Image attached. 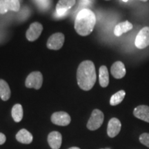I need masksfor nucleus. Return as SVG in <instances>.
<instances>
[{"instance_id": "obj_19", "label": "nucleus", "mask_w": 149, "mask_h": 149, "mask_svg": "<svg viewBox=\"0 0 149 149\" xmlns=\"http://www.w3.org/2000/svg\"><path fill=\"white\" fill-rule=\"evenodd\" d=\"M12 117L15 122H21L22 118H23V108L22 106L19 104H17L13 106L12 109Z\"/></svg>"}, {"instance_id": "obj_20", "label": "nucleus", "mask_w": 149, "mask_h": 149, "mask_svg": "<svg viewBox=\"0 0 149 149\" xmlns=\"http://www.w3.org/2000/svg\"><path fill=\"white\" fill-rule=\"evenodd\" d=\"M126 93L124 91H120L116 93H115L113 96L111 97L110 100V104L111 106H116L120 104L123 101L124 97H125Z\"/></svg>"}, {"instance_id": "obj_12", "label": "nucleus", "mask_w": 149, "mask_h": 149, "mask_svg": "<svg viewBox=\"0 0 149 149\" xmlns=\"http://www.w3.org/2000/svg\"><path fill=\"white\" fill-rule=\"evenodd\" d=\"M112 75L115 79H122L125 76L126 70L124 63L120 61H117L112 65L111 68Z\"/></svg>"}, {"instance_id": "obj_23", "label": "nucleus", "mask_w": 149, "mask_h": 149, "mask_svg": "<svg viewBox=\"0 0 149 149\" xmlns=\"http://www.w3.org/2000/svg\"><path fill=\"white\" fill-rule=\"evenodd\" d=\"M68 149H80V148H78V147H71V148H70Z\"/></svg>"}, {"instance_id": "obj_8", "label": "nucleus", "mask_w": 149, "mask_h": 149, "mask_svg": "<svg viewBox=\"0 0 149 149\" xmlns=\"http://www.w3.org/2000/svg\"><path fill=\"white\" fill-rule=\"evenodd\" d=\"M19 9V0H0V14H5L9 10L17 12Z\"/></svg>"}, {"instance_id": "obj_11", "label": "nucleus", "mask_w": 149, "mask_h": 149, "mask_svg": "<svg viewBox=\"0 0 149 149\" xmlns=\"http://www.w3.org/2000/svg\"><path fill=\"white\" fill-rule=\"evenodd\" d=\"M122 128L120 121L117 118H112L108 124L107 133L110 137H115L118 135Z\"/></svg>"}, {"instance_id": "obj_7", "label": "nucleus", "mask_w": 149, "mask_h": 149, "mask_svg": "<svg viewBox=\"0 0 149 149\" xmlns=\"http://www.w3.org/2000/svg\"><path fill=\"white\" fill-rule=\"evenodd\" d=\"M43 31L42 25L39 22H34L30 25L29 29L27 30L26 37L30 42H34L40 36Z\"/></svg>"}, {"instance_id": "obj_25", "label": "nucleus", "mask_w": 149, "mask_h": 149, "mask_svg": "<svg viewBox=\"0 0 149 149\" xmlns=\"http://www.w3.org/2000/svg\"><path fill=\"white\" fill-rule=\"evenodd\" d=\"M141 1H148V0H141Z\"/></svg>"}, {"instance_id": "obj_14", "label": "nucleus", "mask_w": 149, "mask_h": 149, "mask_svg": "<svg viewBox=\"0 0 149 149\" xmlns=\"http://www.w3.org/2000/svg\"><path fill=\"white\" fill-rule=\"evenodd\" d=\"M133 115L139 120L149 123V107L141 105L134 109Z\"/></svg>"}, {"instance_id": "obj_26", "label": "nucleus", "mask_w": 149, "mask_h": 149, "mask_svg": "<svg viewBox=\"0 0 149 149\" xmlns=\"http://www.w3.org/2000/svg\"><path fill=\"white\" fill-rule=\"evenodd\" d=\"M107 1H108V0H107Z\"/></svg>"}, {"instance_id": "obj_24", "label": "nucleus", "mask_w": 149, "mask_h": 149, "mask_svg": "<svg viewBox=\"0 0 149 149\" xmlns=\"http://www.w3.org/2000/svg\"><path fill=\"white\" fill-rule=\"evenodd\" d=\"M123 1H124V2H126V1H128V0H122Z\"/></svg>"}, {"instance_id": "obj_2", "label": "nucleus", "mask_w": 149, "mask_h": 149, "mask_svg": "<svg viewBox=\"0 0 149 149\" xmlns=\"http://www.w3.org/2000/svg\"><path fill=\"white\" fill-rule=\"evenodd\" d=\"M96 24V17L90 9L84 8L78 13L74 21V29L81 36H87L93 32Z\"/></svg>"}, {"instance_id": "obj_22", "label": "nucleus", "mask_w": 149, "mask_h": 149, "mask_svg": "<svg viewBox=\"0 0 149 149\" xmlns=\"http://www.w3.org/2000/svg\"><path fill=\"white\" fill-rule=\"evenodd\" d=\"M6 135L4 134L0 133V145L3 144L6 142Z\"/></svg>"}, {"instance_id": "obj_1", "label": "nucleus", "mask_w": 149, "mask_h": 149, "mask_svg": "<svg viewBox=\"0 0 149 149\" xmlns=\"http://www.w3.org/2000/svg\"><path fill=\"white\" fill-rule=\"evenodd\" d=\"M96 79L94 63L90 60L82 61L77 70V80L79 88L84 91H90L94 86Z\"/></svg>"}, {"instance_id": "obj_3", "label": "nucleus", "mask_w": 149, "mask_h": 149, "mask_svg": "<svg viewBox=\"0 0 149 149\" xmlns=\"http://www.w3.org/2000/svg\"><path fill=\"white\" fill-rule=\"evenodd\" d=\"M104 118V113L100 110L95 109L92 112V114L87 124V128L91 130L98 129L103 124Z\"/></svg>"}, {"instance_id": "obj_6", "label": "nucleus", "mask_w": 149, "mask_h": 149, "mask_svg": "<svg viewBox=\"0 0 149 149\" xmlns=\"http://www.w3.org/2000/svg\"><path fill=\"white\" fill-rule=\"evenodd\" d=\"M65 41L64 35L61 33H56L52 35L47 41L48 48L51 50H59L64 45Z\"/></svg>"}, {"instance_id": "obj_17", "label": "nucleus", "mask_w": 149, "mask_h": 149, "mask_svg": "<svg viewBox=\"0 0 149 149\" xmlns=\"http://www.w3.org/2000/svg\"><path fill=\"white\" fill-rule=\"evenodd\" d=\"M99 81L100 84L103 88L108 86L109 84V70L106 66H102L100 68L99 71Z\"/></svg>"}, {"instance_id": "obj_21", "label": "nucleus", "mask_w": 149, "mask_h": 149, "mask_svg": "<svg viewBox=\"0 0 149 149\" xmlns=\"http://www.w3.org/2000/svg\"><path fill=\"white\" fill-rule=\"evenodd\" d=\"M139 141L142 144L149 148V133H143L139 137Z\"/></svg>"}, {"instance_id": "obj_9", "label": "nucleus", "mask_w": 149, "mask_h": 149, "mask_svg": "<svg viewBox=\"0 0 149 149\" xmlns=\"http://www.w3.org/2000/svg\"><path fill=\"white\" fill-rule=\"evenodd\" d=\"M71 118L66 112H56L51 116V122L58 126H66L70 123Z\"/></svg>"}, {"instance_id": "obj_4", "label": "nucleus", "mask_w": 149, "mask_h": 149, "mask_svg": "<svg viewBox=\"0 0 149 149\" xmlns=\"http://www.w3.org/2000/svg\"><path fill=\"white\" fill-rule=\"evenodd\" d=\"M43 84V76L40 71H34L30 73L25 81L27 88L40 89Z\"/></svg>"}, {"instance_id": "obj_10", "label": "nucleus", "mask_w": 149, "mask_h": 149, "mask_svg": "<svg viewBox=\"0 0 149 149\" xmlns=\"http://www.w3.org/2000/svg\"><path fill=\"white\" fill-rule=\"evenodd\" d=\"M76 0H59L56 6L57 15L61 17L66 15V12L75 4Z\"/></svg>"}, {"instance_id": "obj_13", "label": "nucleus", "mask_w": 149, "mask_h": 149, "mask_svg": "<svg viewBox=\"0 0 149 149\" xmlns=\"http://www.w3.org/2000/svg\"><path fill=\"white\" fill-rule=\"evenodd\" d=\"M62 137L57 131L51 132L48 136V142L52 149H59L61 147Z\"/></svg>"}, {"instance_id": "obj_5", "label": "nucleus", "mask_w": 149, "mask_h": 149, "mask_svg": "<svg viewBox=\"0 0 149 149\" xmlns=\"http://www.w3.org/2000/svg\"><path fill=\"white\" fill-rule=\"evenodd\" d=\"M135 46L139 49H144L149 46V27L146 26L141 29L137 37L135 42Z\"/></svg>"}, {"instance_id": "obj_16", "label": "nucleus", "mask_w": 149, "mask_h": 149, "mask_svg": "<svg viewBox=\"0 0 149 149\" xmlns=\"http://www.w3.org/2000/svg\"><path fill=\"white\" fill-rule=\"evenodd\" d=\"M16 139L18 141L22 144H29L33 141L32 134L26 129H22L17 133Z\"/></svg>"}, {"instance_id": "obj_15", "label": "nucleus", "mask_w": 149, "mask_h": 149, "mask_svg": "<svg viewBox=\"0 0 149 149\" xmlns=\"http://www.w3.org/2000/svg\"><path fill=\"white\" fill-rule=\"evenodd\" d=\"M133 24L126 20V21L121 22V23L115 26L114 29V34L115 36L120 37L122 34L127 33L130 30L133 29Z\"/></svg>"}, {"instance_id": "obj_18", "label": "nucleus", "mask_w": 149, "mask_h": 149, "mask_svg": "<svg viewBox=\"0 0 149 149\" xmlns=\"http://www.w3.org/2000/svg\"><path fill=\"white\" fill-rule=\"evenodd\" d=\"M10 88L8 83L0 79V97L3 101H7L10 97Z\"/></svg>"}]
</instances>
